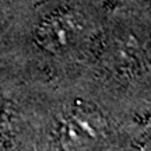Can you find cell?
Listing matches in <instances>:
<instances>
[{
    "mask_svg": "<svg viewBox=\"0 0 151 151\" xmlns=\"http://www.w3.org/2000/svg\"><path fill=\"white\" fill-rule=\"evenodd\" d=\"M13 11V0H0V42L6 38L10 28V18Z\"/></svg>",
    "mask_w": 151,
    "mask_h": 151,
    "instance_id": "obj_1",
    "label": "cell"
}]
</instances>
